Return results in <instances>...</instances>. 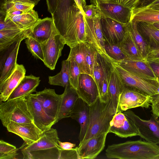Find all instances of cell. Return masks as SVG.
<instances>
[{
	"mask_svg": "<svg viewBox=\"0 0 159 159\" xmlns=\"http://www.w3.org/2000/svg\"><path fill=\"white\" fill-rule=\"evenodd\" d=\"M51 15L57 30L70 48L86 42L83 14L74 0H58Z\"/></svg>",
	"mask_w": 159,
	"mask_h": 159,
	"instance_id": "cell-1",
	"label": "cell"
},
{
	"mask_svg": "<svg viewBox=\"0 0 159 159\" xmlns=\"http://www.w3.org/2000/svg\"><path fill=\"white\" fill-rule=\"evenodd\" d=\"M105 154L109 159H159V146L141 140L129 141L108 146Z\"/></svg>",
	"mask_w": 159,
	"mask_h": 159,
	"instance_id": "cell-2",
	"label": "cell"
},
{
	"mask_svg": "<svg viewBox=\"0 0 159 159\" xmlns=\"http://www.w3.org/2000/svg\"><path fill=\"white\" fill-rule=\"evenodd\" d=\"M89 107V118L87 130L79 144L99 134L109 133L111 122L116 113L112 101L109 98L107 102H104L99 98Z\"/></svg>",
	"mask_w": 159,
	"mask_h": 159,
	"instance_id": "cell-3",
	"label": "cell"
},
{
	"mask_svg": "<svg viewBox=\"0 0 159 159\" xmlns=\"http://www.w3.org/2000/svg\"><path fill=\"white\" fill-rule=\"evenodd\" d=\"M56 129L51 128L44 132L36 142L28 145L25 143L20 148L24 159H59L60 146Z\"/></svg>",
	"mask_w": 159,
	"mask_h": 159,
	"instance_id": "cell-4",
	"label": "cell"
},
{
	"mask_svg": "<svg viewBox=\"0 0 159 159\" xmlns=\"http://www.w3.org/2000/svg\"><path fill=\"white\" fill-rule=\"evenodd\" d=\"M0 119L2 125L6 128L11 121L18 123H34L26 97L0 102Z\"/></svg>",
	"mask_w": 159,
	"mask_h": 159,
	"instance_id": "cell-5",
	"label": "cell"
},
{
	"mask_svg": "<svg viewBox=\"0 0 159 159\" xmlns=\"http://www.w3.org/2000/svg\"><path fill=\"white\" fill-rule=\"evenodd\" d=\"M113 61L108 57L98 52L95 56L93 78L97 85L100 100L106 102L108 99L107 88L114 68Z\"/></svg>",
	"mask_w": 159,
	"mask_h": 159,
	"instance_id": "cell-6",
	"label": "cell"
},
{
	"mask_svg": "<svg viewBox=\"0 0 159 159\" xmlns=\"http://www.w3.org/2000/svg\"><path fill=\"white\" fill-rule=\"evenodd\" d=\"M70 48L67 59L75 61L81 73L89 74L93 77L95 56L97 52L95 48L86 42Z\"/></svg>",
	"mask_w": 159,
	"mask_h": 159,
	"instance_id": "cell-7",
	"label": "cell"
},
{
	"mask_svg": "<svg viewBox=\"0 0 159 159\" xmlns=\"http://www.w3.org/2000/svg\"><path fill=\"white\" fill-rule=\"evenodd\" d=\"M122 112L136 125L141 137L148 142L159 144V120L157 116L152 114L150 119L146 120L141 118L130 110Z\"/></svg>",
	"mask_w": 159,
	"mask_h": 159,
	"instance_id": "cell-8",
	"label": "cell"
},
{
	"mask_svg": "<svg viewBox=\"0 0 159 159\" xmlns=\"http://www.w3.org/2000/svg\"><path fill=\"white\" fill-rule=\"evenodd\" d=\"M152 100V96L136 89L125 87L119 98L116 112L138 107L149 108Z\"/></svg>",
	"mask_w": 159,
	"mask_h": 159,
	"instance_id": "cell-9",
	"label": "cell"
},
{
	"mask_svg": "<svg viewBox=\"0 0 159 159\" xmlns=\"http://www.w3.org/2000/svg\"><path fill=\"white\" fill-rule=\"evenodd\" d=\"M41 44L44 57L43 62L50 69L54 70L61 55V51L66 44L65 41L55 27L50 38Z\"/></svg>",
	"mask_w": 159,
	"mask_h": 159,
	"instance_id": "cell-10",
	"label": "cell"
},
{
	"mask_svg": "<svg viewBox=\"0 0 159 159\" xmlns=\"http://www.w3.org/2000/svg\"><path fill=\"white\" fill-rule=\"evenodd\" d=\"M125 87L138 90L150 96L156 94L158 85L156 81L146 80L125 70L118 64L113 62Z\"/></svg>",
	"mask_w": 159,
	"mask_h": 159,
	"instance_id": "cell-11",
	"label": "cell"
},
{
	"mask_svg": "<svg viewBox=\"0 0 159 159\" xmlns=\"http://www.w3.org/2000/svg\"><path fill=\"white\" fill-rule=\"evenodd\" d=\"M101 17L108 18L123 24L129 22L131 19L132 10L116 2L97 0Z\"/></svg>",
	"mask_w": 159,
	"mask_h": 159,
	"instance_id": "cell-12",
	"label": "cell"
},
{
	"mask_svg": "<svg viewBox=\"0 0 159 159\" xmlns=\"http://www.w3.org/2000/svg\"><path fill=\"white\" fill-rule=\"evenodd\" d=\"M83 17L86 42L94 48L98 53L105 55L110 58L105 50V41L102 31L101 24V16L92 19L87 18L84 16Z\"/></svg>",
	"mask_w": 159,
	"mask_h": 159,
	"instance_id": "cell-13",
	"label": "cell"
},
{
	"mask_svg": "<svg viewBox=\"0 0 159 159\" xmlns=\"http://www.w3.org/2000/svg\"><path fill=\"white\" fill-rule=\"evenodd\" d=\"M25 38H22L8 48L0 52V83L7 79L15 69L16 59L21 42Z\"/></svg>",
	"mask_w": 159,
	"mask_h": 159,
	"instance_id": "cell-14",
	"label": "cell"
},
{
	"mask_svg": "<svg viewBox=\"0 0 159 159\" xmlns=\"http://www.w3.org/2000/svg\"><path fill=\"white\" fill-rule=\"evenodd\" d=\"M109 133L122 138L139 136L140 134L132 121L122 111L116 112L111 123Z\"/></svg>",
	"mask_w": 159,
	"mask_h": 159,
	"instance_id": "cell-15",
	"label": "cell"
},
{
	"mask_svg": "<svg viewBox=\"0 0 159 159\" xmlns=\"http://www.w3.org/2000/svg\"><path fill=\"white\" fill-rule=\"evenodd\" d=\"M101 24L103 37L105 41L109 43H120L126 35L125 24L109 18L101 17Z\"/></svg>",
	"mask_w": 159,
	"mask_h": 159,
	"instance_id": "cell-16",
	"label": "cell"
},
{
	"mask_svg": "<svg viewBox=\"0 0 159 159\" xmlns=\"http://www.w3.org/2000/svg\"><path fill=\"white\" fill-rule=\"evenodd\" d=\"M46 113L56 121L61 104L62 94H57L54 89L45 88L34 94Z\"/></svg>",
	"mask_w": 159,
	"mask_h": 159,
	"instance_id": "cell-17",
	"label": "cell"
},
{
	"mask_svg": "<svg viewBox=\"0 0 159 159\" xmlns=\"http://www.w3.org/2000/svg\"><path fill=\"white\" fill-rule=\"evenodd\" d=\"M26 98L35 125L43 132L49 130L56 123V120L46 113L34 94Z\"/></svg>",
	"mask_w": 159,
	"mask_h": 159,
	"instance_id": "cell-18",
	"label": "cell"
},
{
	"mask_svg": "<svg viewBox=\"0 0 159 159\" xmlns=\"http://www.w3.org/2000/svg\"><path fill=\"white\" fill-rule=\"evenodd\" d=\"M6 128L8 131L21 137L24 143L28 145L38 141L44 133L33 122L18 123L11 121Z\"/></svg>",
	"mask_w": 159,
	"mask_h": 159,
	"instance_id": "cell-19",
	"label": "cell"
},
{
	"mask_svg": "<svg viewBox=\"0 0 159 159\" xmlns=\"http://www.w3.org/2000/svg\"><path fill=\"white\" fill-rule=\"evenodd\" d=\"M107 134H99L79 144L77 151L79 159L95 158L105 147Z\"/></svg>",
	"mask_w": 159,
	"mask_h": 159,
	"instance_id": "cell-20",
	"label": "cell"
},
{
	"mask_svg": "<svg viewBox=\"0 0 159 159\" xmlns=\"http://www.w3.org/2000/svg\"><path fill=\"white\" fill-rule=\"evenodd\" d=\"M76 91L79 98L89 105L99 98L98 87L94 80L87 74L81 73Z\"/></svg>",
	"mask_w": 159,
	"mask_h": 159,
	"instance_id": "cell-21",
	"label": "cell"
},
{
	"mask_svg": "<svg viewBox=\"0 0 159 159\" xmlns=\"http://www.w3.org/2000/svg\"><path fill=\"white\" fill-rule=\"evenodd\" d=\"M117 63L125 70L140 78L152 81H157L156 76L146 60L128 59Z\"/></svg>",
	"mask_w": 159,
	"mask_h": 159,
	"instance_id": "cell-22",
	"label": "cell"
},
{
	"mask_svg": "<svg viewBox=\"0 0 159 159\" xmlns=\"http://www.w3.org/2000/svg\"><path fill=\"white\" fill-rule=\"evenodd\" d=\"M25 73L23 65L17 64L10 75L0 83V102L8 100L12 93L25 76Z\"/></svg>",
	"mask_w": 159,
	"mask_h": 159,
	"instance_id": "cell-23",
	"label": "cell"
},
{
	"mask_svg": "<svg viewBox=\"0 0 159 159\" xmlns=\"http://www.w3.org/2000/svg\"><path fill=\"white\" fill-rule=\"evenodd\" d=\"M89 115V105L79 98L76 101L69 117L75 120L80 125V131L78 138L80 143L82 141L86 132Z\"/></svg>",
	"mask_w": 159,
	"mask_h": 159,
	"instance_id": "cell-24",
	"label": "cell"
},
{
	"mask_svg": "<svg viewBox=\"0 0 159 159\" xmlns=\"http://www.w3.org/2000/svg\"><path fill=\"white\" fill-rule=\"evenodd\" d=\"M76 90L70 85L65 88L62 94L61 104L56 123L63 118L69 117L75 103L79 98Z\"/></svg>",
	"mask_w": 159,
	"mask_h": 159,
	"instance_id": "cell-25",
	"label": "cell"
},
{
	"mask_svg": "<svg viewBox=\"0 0 159 159\" xmlns=\"http://www.w3.org/2000/svg\"><path fill=\"white\" fill-rule=\"evenodd\" d=\"M55 27L52 17L41 19L32 28L28 37H31L41 43L50 38Z\"/></svg>",
	"mask_w": 159,
	"mask_h": 159,
	"instance_id": "cell-26",
	"label": "cell"
},
{
	"mask_svg": "<svg viewBox=\"0 0 159 159\" xmlns=\"http://www.w3.org/2000/svg\"><path fill=\"white\" fill-rule=\"evenodd\" d=\"M40 77L32 75L25 76L10 95L8 100L26 97L36 91Z\"/></svg>",
	"mask_w": 159,
	"mask_h": 159,
	"instance_id": "cell-27",
	"label": "cell"
},
{
	"mask_svg": "<svg viewBox=\"0 0 159 159\" xmlns=\"http://www.w3.org/2000/svg\"><path fill=\"white\" fill-rule=\"evenodd\" d=\"M124 88L123 84L114 67L108 84L107 93L109 98L112 101L116 113L119 98Z\"/></svg>",
	"mask_w": 159,
	"mask_h": 159,
	"instance_id": "cell-28",
	"label": "cell"
},
{
	"mask_svg": "<svg viewBox=\"0 0 159 159\" xmlns=\"http://www.w3.org/2000/svg\"><path fill=\"white\" fill-rule=\"evenodd\" d=\"M31 29H17L0 30V51H2L22 38L26 39Z\"/></svg>",
	"mask_w": 159,
	"mask_h": 159,
	"instance_id": "cell-29",
	"label": "cell"
},
{
	"mask_svg": "<svg viewBox=\"0 0 159 159\" xmlns=\"http://www.w3.org/2000/svg\"><path fill=\"white\" fill-rule=\"evenodd\" d=\"M40 19L37 12L32 9L21 14L12 16L4 20H9L20 29L27 30L31 29Z\"/></svg>",
	"mask_w": 159,
	"mask_h": 159,
	"instance_id": "cell-30",
	"label": "cell"
},
{
	"mask_svg": "<svg viewBox=\"0 0 159 159\" xmlns=\"http://www.w3.org/2000/svg\"><path fill=\"white\" fill-rule=\"evenodd\" d=\"M131 20L152 24L159 22V10L148 7L135 8L132 9Z\"/></svg>",
	"mask_w": 159,
	"mask_h": 159,
	"instance_id": "cell-31",
	"label": "cell"
},
{
	"mask_svg": "<svg viewBox=\"0 0 159 159\" xmlns=\"http://www.w3.org/2000/svg\"><path fill=\"white\" fill-rule=\"evenodd\" d=\"M126 35L119 44L120 48L129 59L135 61L145 60L143 58L130 32L126 26Z\"/></svg>",
	"mask_w": 159,
	"mask_h": 159,
	"instance_id": "cell-32",
	"label": "cell"
},
{
	"mask_svg": "<svg viewBox=\"0 0 159 159\" xmlns=\"http://www.w3.org/2000/svg\"><path fill=\"white\" fill-rule=\"evenodd\" d=\"M134 41L143 58L146 60L148 52V45L146 40L139 31L136 22L131 20L126 24Z\"/></svg>",
	"mask_w": 159,
	"mask_h": 159,
	"instance_id": "cell-33",
	"label": "cell"
},
{
	"mask_svg": "<svg viewBox=\"0 0 159 159\" xmlns=\"http://www.w3.org/2000/svg\"><path fill=\"white\" fill-rule=\"evenodd\" d=\"M70 61L68 59L61 62V70L60 72L53 76L48 77V83L50 85H57L65 88L69 84Z\"/></svg>",
	"mask_w": 159,
	"mask_h": 159,
	"instance_id": "cell-34",
	"label": "cell"
},
{
	"mask_svg": "<svg viewBox=\"0 0 159 159\" xmlns=\"http://www.w3.org/2000/svg\"><path fill=\"white\" fill-rule=\"evenodd\" d=\"M35 6L20 0H4L1 6L0 12L5 14L16 11L26 12L33 9Z\"/></svg>",
	"mask_w": 159,
	"mask_h": 159,
	"instance_id": "cell-35",
	"label": "cell"
},
{
	"mask_svg": "<svg viewBox=\"0 0 159 159\" xmlns=\"http://www.w3.org/2000/svg\"><path fill=\"white\" fill-rule=\"evenodd\" d=\"M137 28L145 40L152 39L159 41V29L153 24L143 21L136 22Z\"/></svg>",
	"mask_w": 159,
	"mask_h": 159,
	"instance_id": "cell-36",
	"label": "cell"
},
{
	"mask_svg": "<svg viewBox=\"0 0 159 159\" xmlns=\"http://www.w3.org/2000/svg\"><path fill=\"white\" fill-rule=\"evenodd\" d=\"M119 44H113L106 41L105 42L104 48L105 52L113 62L117 63L129 59L121 50Z\"/></svg>",
	"mask_w": 159,
	"mask_h": 159,
	"instance_id": "cell-37",
	"label": "cell"
},
{
	"mask_svg": "<svg viewBox=\"0 0 159 159\" xmlns=\"http://www.w3.org/2000/svg\"><path fill=\"white\" fill-rule=\"evenodd\" d=\"M25 43L29 51L35 58L44 61V55L41 43L34 38L29 37Z\"/></svg>",
	"mask_w": 159,
	"mask_h": 159,
	"instance_id": "cell-38",
	"label": "cell"
},
{
	"mask_svg": "<svg viewBox=\"0 0 159 159\" xmlns=\"http://www.w3.org/2000/svg\"><path fill=\"white\" fill-rule=\"evenodd\" d=\"M18 149L2 140L0 141V159H15L18 155Z\"/></svg>",
	"mask_w": 159,
	"mask_h": 159,
	"instance_id": "cell-39",
	"label": "cell"
},
{
	"mask_svg": "<svg viewBox=\"0 0 159 159\" xmlns=\"http://www.w3.org/2000/svg\"><path fill=\"white\" fill-rule=\"evenodd\" d=\"M70 61L69 84L70 85L76 90L77 89L79 79L81 73L79 67L73 60Z\"/></svg>",
	"mask_w": 159,
	"mask_h": 159,
	"instance_id": "cell-40",
	"label": "cell"
},
{
	"mask_svg": "<svg viewBox=\"0 0 159 159\" xmlns=\"http://www.w3.org/2000/svg\"><path fill=\"white\" fill-rule=\"evenodd\" d=\"M146 41L148 45V52L146 60L159 59V41L152 39Z\"/></svg>",
	"mask_w": 159,
	"mask_h": 159,
	"instance_id": "cell-41",
	"label": "cell"
},
{
	"mask_svg": "<svg viewBox=\"0 0 159 159\" xmlns=\"http://www.w3.org/2000/svg\"><path fill=\"white\" fill-rule=\"evenodd\" d=\"M83 16L87 18L92 19L101 16V12L97 6L91 4L86 5L83 7Z\"/></svg>",
	"mask_w": 159,
	"mask_h": 159,
	"instance_id": "cell-42",
	"label": "cell"
},
{
	"mask_svg": "<svg viewBox=\"0 0 159 159\" xmlns=\"http://www.w3.org/2000/svg\"><path fill=\"white\" fill-rule=\"evenodd\" d=\"M77 148L76 147L71 149L64 150L61 147L59 159H79Z\"/></svg>",
	"mask_w": 159,
	"mask_h": 159,
	"instance_id": "cell-43",
	"label": "cell"
},
{
	"mask_svg": "<svg viewBox=\"0 0 159 159\" xmlns=\"http://www.w3.org/2000/svg\"><path fill=\"white\" fill-rule=\"evenodd\" d=\"M116 2L132 10L135 8L140 0H101Z\"/></svg>",
	"mask_w": 159,
	"mask_h": 159,
	"instance_id": "cell-44",
	"label": "cell"
},
{
	"mask_svg": "<svg viewBox=\"0 0 159 159\" xmlns=\"http://www.w3.org/2000/svg\"><path fill=\"white\" fill-rule=\"evenodd\" d=\"M152 69L157 78L159 80V59L146 60Z\"/></svg>",
	"mask_w": 159,
	"mask_h": 159,
	"instance_id": "cell-45",
	"label": "cell"
},
{
	"mask_svg": "<svg viewBox=\"0 0 159 159\" xmlns=\"http://www.w3.org/2000/svg\"><path fill=\"white\" fill-rule=\"evenodd\" d=\"M152 97V114L159 117V94L153 95Z\"/></svg>",
	"mask_w": 159,
	"mask_h": 159,
	"instance_id": "cell-46",
	"label": "cell"
},
{
	"mask_svg": "<svg viewBox=\"0 0 159 159\" xmlns=\"http://www.w3.org/2000/svg\"><path fill=\"white\" fill-rule=\"evenodd\" d=\"M58 0H46L48 11L52 14L55 10Z\"/></svg>",
	"mask_w": 159,
	"mask_h": 159,
	"instance_id": "cell-47",
	"label": "cell"
},
{
	"mask_svg": "<svg viewBox=\"0 0 159 159\" xmlns=\"http://www.w3.org/2000/svg\"><path fill=\"white\" fill-rule=\"evenodd\" d=\"M58 143L59 145L64 150L71 149L76 146V144L75 143L68 142H62L59 140H58Z\"/></svg>",
	"mask_w": 159,
	"mask_h": 159,
	"instance_id": "cell-48",
	"label": "cell"
},
{
	"mask_svg": "<svg viewBox=\"0 0 159 159\" xmlns=\"http://www.w3.org/2000/svg\"><path fill=\"white\" fill-rule=\"evenodd\" d=\"M156 0H140L135 8L148 7Z\"/></svg>",
	"mask_w": 159,
	"mask_h": 159,
	"instance_id": "cell-49",
	"label": "cell"
},
{
	"mask_svg": "<svg viewBox=\"0 0 159 159\" xmlns=\"http://www.w3.org/2000/svg\"><path fill=\"white\" fill-rule=\"evenodd\" d=\"M79 8L83 14L82 2L81 0H74Z\"/></svg>",
	"mask_w": 159,
	"mask_h": 159,
	"instance_id": "cell-50",
	"label": "cell"
},
{
	"mask_svg": "<svg viewBox=\"0 0 159 159\" xmlns=\"http://www.w3.org/2000/svg\"><path fill=\"white\" fill-rule=\"evenodd\" d=\"M27 2L31 3L34 4L35 5H36L40 0H20Z\"/></svg>",
	"mask_w": 159,
	"mask_h": 159,
	"instance_id": "cell-51",
	"label": "cell"
},
{
	"mask_svg": "<svg viewBox=\"0 0 159 159\" xmlns=\"http://www.w3.org/2000/svg\"><path fill=\"white\" fill-rule=\"evenodd\" d=\"M157 5H159V0H157L154 2L153 3H152V4H151L149 6H154Z\"/></svg>",
	"mask_w": 159,
	"mask_h": 159,
	"instance_id": "cell-52",
	"label": "cell"
},
{
	"mask_svg": "<svg viewBox=\"0 0 159 159\" xmlns=\"http://www.w3.org/2000/svg\"><path fill=\"white\" fill-rule=\"evenodd\" d=\"M157 83L158 87L157 91V93L156 95L159 94V80L157 78Z\"/></svg>",
	"mask_w": 159,
	"mask_h": 159,
	"instance_id": "cell-53",
	"label": "cell"
},
{
	"mask_svg": "<svg viewBox=\"0 0 159 159\" xmlns=\"http://www.w3.org/2000/svg\"><path fill=\"white\" fill-rule=\"evenodd\" d=\"M153 24L156 28L159 29V22L154 23Z\"/></svg>",
	"mask_w": 159,
	"mask_h": 159,
	"instance_id": "cell-54",
	"label": "cell"
},
{
	"mask_svg": "<svg viewBox=\"0 0 159 159\" xmlns=\"http://www.w3.org/2000/svg\"><path fill=\"white\" fill-rule=\"evenodd\" d=\"M148 7H151L155 9L159 10V5H157L153 6H148Z\"/></svg>",
	"mask_w": 159,
	"mask_h": 159,
	"instance_id": "cell-55",
	"label": "cell"
},
{
	"mask_svg": "<svg viewBox=\"0 0 159 159\" xmlns=\"http://www.w3.org/2000/svg\"><path fill=\"white\" fill-rule=\"evenodd\" d=\"M82 2V6L84 7L86 5V0H81Z\"/></svg>",
	"mask_w": 159,
	"mask_h": 159,
	"instance_id": "cell-56",
	"label": "cell"
},
{
	"mask_svg": "<svg viewBox=\"0 0 159 159\" xmlns=\"http://www.w3.org/2000/svg\"><path fill=\"white\" fill-rule=\"evenodd\" d=\"M90 2L91 4L96 5V2L95 0H90Z\"/></svg>",
	"mask_w": 159,
	"mask_h": 159,
	"instance_id": "cell-57",
	"label": "cell"
},
{
	"mask_svg": "<svg viewBox=\"0 0 159 159\" xmlns=\"http://www.w3.org/2000/svg\"></svg>",
	"mask_w": 159,
	"mask_h": 159,
	"instance_id": "cell-58",
	"label": "cell"
}]
</instances>
